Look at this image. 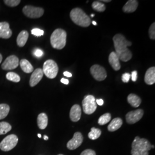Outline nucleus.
I'll list each match as a JSON object with an SVG mask.
<instances>
[{
	"label": "nucleus",
	"instance_id": "nucleus-11",
	"mask_svg": "<svg viewBox=\"0 0 155 155\" xmlns=\"http://www.w3.org/2000/svg\"><path fill=\"white\" fill-rule=\"evenodd\" d=\"M144 115V111L142 109L128 112L126 115V120L127 124H133L139 121Z\"/></svg>",
	"mask_w": 155,
	"mask_h": 155
},
{
	"label": "nucleus",
	"instance_id": "nucleus-36",
	"mask_svg": "<svg viewBox=\"0 0 155 155\" xmlns=\"http://www.w3.org/2000/svg\"><path fill=\"white\" fill-rule=\"evenodd\" d=\"M132 77V80L133 82H136L137 79V71H133L132 72V74L130 75Z\"/></svg>",
	"mask_w": 155,
	"mask_h": 155
},
{
	"label": "nucleus",
	"instance_id": "nucleus-31",
	"mask_svg": "<svg viewBox=\"0 0 155 155\" xmlns=\"http://www.w3.org/2000/svg\"><path fill=\"white\" fill-rule=\"evenodd\" d=\"M149 35L150 38L152 40L155 39V23L153 22L150 25L149 29Z\"/></svg>",
	"mask_w": 155,
	"mask_h": 155
},
{
	"label": "nucleus",
	"instance_id": "nucleus-13",
	"mask_svg": "<svg viewBox=\"0 0 155 155\" xmlns=\"http://www.w3.org/2000/svg\"><path fill=\"white\" fill-rule=\"evenodd\" d=\"M43 71L41 68H37L32 72V74L30 78L29 84L31 87H34L37 85L41 80L43 77Z\"/></svg>",
	"mask_w": 155,
	"mask_h": 155
},
{
	"label": "nucleus",
	"instance_id": "nucleus-4",
	"mask_svg": "<svg viewBox=\"0 0 155 155\" xmlns=\"http://www.w3.org/2000/svg\"><path fill=\"white\" fill-rule=\"evenodd\" d=\"M67 33L62 29H56L52 33L50 42L52 47L56 50L63 49L66 44Z\"/></svg>",
	"mask_w": 155,
	"mask_h": 155
},
{
	"label": "nucleus",
	"instance_id": "nucleus-33",
	"mask_svg": "<svg viewBox=\"0 0 155 155\" xmlns=\"http://www.w3.org/2000/svg\"><path fill=\"white\" fill-rule=\"evenodd\" d=\"M81 155H96V153L93 150L87 149L83 150Z\"/></svg>",
	"mask_w": 155,
	"mask_h": 155
},
{
	"label": "nucleus",
	"instance_id": "nucleus-6",
	"mask_svg": "<svg viewBox=\"0 0 155 155\" xmlns=\"http://www.w3.org/2000/svg\"><path fill=\"white\" fill-rule=\"evenodd\" d=\"M83 111L86 114H91L97 109V105L96 104L95 98L93 95H86L82 101Z\"/></svg>",
	"mask_w": 155,
	"mask_h": 155
},
{
	"label": "nucleus",
	"instance_id": "nucleus-45",
	"mask_svg": "<svg viewBox=\"0 0 155 155\" xmlns=\"http://www.w3.org/2000/svg\"><path fill=\"white\" fill-rule=\"evenodd\" d=\"M151 148H155V145H152V146H151Z\"/></svg>",
	"mask_w": 155,
	"mask_h": 155
},
{
	"label": "nucleus",
	"instance_id": "nucleus-47",
	"mask_svg": "<svg viewBox=\"0 0 155 155\" xmlns=\"http://www.w3.org/2000/svg\"><path fill=\"white\" fill-rule=\"evenodd\" d=\"M62 155V154H59V155Z\"/></svg>",
	"mask_w": 155,
	"mask_h": 155
},
{
	"label": "nucleus",
	"instance_id": "nucleus-43",
	"mask_svg": "<svg viewBox=\"0 0 155 155\" xmlns=\"http://www.w3.org/2000/svg\"><path fill=\"white\" fill-rule=\"evenodd\" d=\"M92 24H93L94 25H97V22H95V21H92Z\"/></svg>",
	"mask_w": 155,
	"mask_h": 155
},
{
	"label": "nucleus",
	"instance_id": "nucleus-8",
	"mask_svg": "<svg viewBox=\"0 0 155 155\" xmlns=\"http://www.w3.org/2000/svg\"><path fill=\"white\" fill-rule=\"evenodd\" d=\"M22 12L23 13L29 18H37L41 17L43 15L45 11L41 8L26 5L23 8Z\"/></svg>",
	"mask_w": 155,
	"mask_h": 155
},
{
	"label": "nucleus",
	"instance_id": "nucleus-28",
	"mask_svg": "<svg viewBox=\"0 0 155 155\" xmlns=\"http://www.w3.org/2000/svg\"><path fill=\"white\" fill-rule=\"evenodd\" d=\"M6 78L8 81L13 82L17 83V82H19L20 81V76L15 72H8L6 75Z\"/></svg>",
	"mask_w": 155,
	"mask_h": 155
},
{
	"label": "nucleus",
	"instance_id": "nucleus-41",
	"mask_svg": "<svg viewBox=\"0 0 155 155\" xmlns=\"http://www.w3.org/2000/svg\"><path fill=\"white\" fill-rule=\"evenodd\" d=\"M43 139H44L45 140H48V137L46 135H45L44 137H43Z\"/></svg>",
	"mask_w": 155,
	"mask_h": 155
},
{
	"label": "nucleus",
	"instance_id": "nucleus-35",
	"mask_svg": "<svg viewBox=\"0 0 155 155\" xmlns=\"http://www.w3.org/2000/svg\"><path fill=\"white\" fill-rule=\"evenodd\" d=\"M33 54L36 57H41L43 55V52L42 50L39 49V48H37V49H35L33 51Z\"/></svg>",
	"mask_w": 155,
	"mask_h": 155
},
{
	"label": "nucleus",
	"instance_id": "nucleus-2",
	"mask_svg": "<svg viewBox=\"0 0 155 155\" xmlns=\"http://www.w3.org/2000/svg\"><path fill=\"white\" fill-rule=\"evenodd\" d=\"M152 145L145 139H141L136 136L132 144V155H149V151L152 149Z\"/></svg>",
	"mask_w": 155,
	"mask_h": 155
},
{
	"label": "nucleus",
	"instance_id": "nucleus-34",
	"mask_svg": "<svg viewBox=\"0 0 155 155\" xmlns=\"http://www.w3.org/2000/svg\"><path fill=\"white\" fill-rule=\"evenodd\" d=\"M130 75L129 73H125L122 75V81L124 83H127L130 79Z\"/></svg>",
	"mask_w": 155,
	"mask_h": 155
},
{
	"label": "nucleus",
	"instance_id": "nucleus-46",
	"mask_svg": "<svg viewBox=\"0 0 155 155\" xmlns=\"http://www.w3.org/2000/svg\"><path fill=\"white\" fill-rule=\"evenodd\" d=\"M94 16H95V15H94V14H92V15H91V16L92 17H93Z\"/></svg>",
	"mask_w": 155,
	"mask_h": 155
},
{
	"label": "nucleus",
	"instance_id": "nucleus-27",
	"mask_svg": "<svg viewBox=\"0 0 155 155\" xmlns=\"http://www.w3.org/2000/svg\"><path fill=\"white\" fill-rule=\"evenodd\" d=\"M12 129V126L6 122H0V135L5 134Z\"/></svg>",
	"mask_w": 155,
	"mask_h": 155
},
{
	"label": "nucleus",
	"instance_id": "nucleus-38",
	"mask_svg": "<svg viewBox=\"0 0 155 155\" xmlns=\"http://www.w3.org/2000/svg\"><path fill=\"white\" fill-rule=\"evenodd\" d=\"M61 83L65 84H68L69 83V81L68 79H64V78H61Z\"/></svg>",
	"mask_w": 155,
	"mask_h": 155
},
{
	"label": "nucleus",
	"instance_id": "nucleus-29",
	"mask_svg": "<svg viewBox=\"0 0 155 155\" xmlns=\"http://www.w3.org/2000/svg\"><path fill=\"white\" fill-rule=\"evenodd\" d=\"M111 114L109 113H106L100 117L98 121V123L100 125H104L107 123L109 122L111 120Z\"/></svg>",
	"mask_w": 155,
	"mask_h": 155
},
{
	"label": "nucleus",
	"instance_id": "nucleus-5",
	"mask_svg": "<svg viewBox=\"0 0 155 155\" xmlns=\"http://www.w3.org/2000/svg\"><path fill=\"white\" fill-rule=\"evenodd\" d=\"M59 71V68L55 61L51 59L45 61L43 71L45 75L50 79H54L56 77Z\"/></svg>",
	"mask_w": 155,
	"mask_h": 155
},
{
	"label": "nucleus",
	"instance_id": "nucleus-22",
	"mask_svg": "<svg viewBox=\"0 0 155 155\" xmlns=\"http://www.w3.org/2000/svg\"><path fill=\"white\" fill-rule=\"evenodd\" d=\"M127 101L128 103L134 107H139L141 103V98L134 94H130L128 95Z\"/></svg>",
	"mask_w": 155,
	"mask_h": 155
},
{
	"label": "nucleus",
	"instance_id": "nucleus-30",
	"mask_svg": "<svg viewBox=\"0 0 155 155\" xmlns=\"http://www.w3.org/2000/svg\"><path fill=\"white\" fill-rule=\"evenodd\" d=\"M6 5L11 7H15L18 5L21 2L20 0H5L4 1Z\"/></svg>",
	"mask_w": 155,
	"mask_h": 155
},
{
	"label": "nucleus",
	"instance_id": "nucleus-44",
	"mask_svg": "<svg viewBox=\"0 0 155 155\" xmlns=\"http://www.w3.org/2000/svg\"><path fill=\"white\" fill-rule=\"evenodd\" d=\"M38 136L39 137V138H41V135L40 134H38Z\"/></svg>",
	"mask_w": 155,
	"mask_h": 155
},
{
	"label": "nucleus",
	"instance_id": "nucleus-23",
	"mask_svg": "<svg viewBox=\"0 0 155 155\" xmlns=\"http://www.w3.org/2000/svg\"><path fill=\"white\" fill-rule=\"evenodd\" d=\"M22 71L25 73H31L33 71V67L28 60L23 59L19 62Z\"/></svg>",
	"mask_w": 155,
	"mask_h": 155
},
{
	"label": "nucleus",
	"instance_id": "nucleus-1",
	"mask_svg": "<svg viewBox=\"0 0 155 155\" xmlns=\"http://www.w3.org/2000/svg\"><path fill=\"white\" fill-rule=\"evenodd\" d=\"M114 45L116 50V54L120 60L123 61H129L132 58V54L127 48L131 46L132 43L127 41L121 34H117L113 37Z\"/></svg>",
	"mask_w": 155,
	"mask_h": 155
},
{
	"label": "nucleus",
	"instance_id": "nucleus-26",
	"mask_svg": "<svg viewBox=\"0 0 155 155\" xmlns=\"http://www.w3.org/2000/svg\"><path fill=\"white\" fill-rule=\"evenodd\" d=\"M93 9L97 12H102L105 11V5L100 1H95L92 4Z\"/></svg>",
	"mask_w": 155,
	"mask_h": 155
},
{
	"label": "nucleus",
	"instance_id": "nucleus-25",
	"mask_svg": "<svg viewBox=\"0 0 155 155\" xmlns=\"http://www.w3.org/2000/svg\"><path fill=\"white\" fill-rule=\"evenodd\" d=\"M101 130L100 129L92 127L91 129V131L88 134V137L89 139L94 140L100 137V136L101 135Z\"/></svg>",
	"mask_w": 155,
	"mask_h": 155
},
{
	"label": "nucleus",
	"instance_id": "nucleus-24",
	"mask_svg": "<svg viewBox=\"0 0 155 155\" xmlns=\"http://www.w3.org/2000/svg\"><path fill=\"white\" fill-rule=\"evenodd\" d=\"M10 111L9 106L5 104H0V120L5 118L8 115Z\"/></svg>",
	"mask_w": 155,
	"mask_h": 155
},
{
	"label": "nucleus",
	"instance_id": "nucleus-39",
	"mask_svg": "<svg viewBox=\"0 0 155 155\" xmlns=\"http://www.w3.org/2000/svg\"><path fill=\"white\" fill-rule=\"evenodd\" d=\"M63 75L67 77H72V74L70 72H68V71H64L63 72Z\"/></svg>",
	"mask_w": 155,
	"mask_h": 155
},
{
	"label": "nucleus",
	"instance_id": "nucleus-7",
	"mask_svg": "<svg viewBox=\"0 0 155 155\" xmlns=\"http://www.w3.org/2000/svg\"><path fill=\"white\" fill-rule=\"evenodd\" d=\"M18 139L15 134H10L6 136L0 143V149L2 151L8 152L13 149L16 146Z\"/></svg>",
	"mask_w": 155,
	"mask_h": 155
},
{
	"label": "nucleus",
	"instance_id": "nucleus-14",
	"mask_svg": "<svg viewBox=\"0 0 155 155\" xmlns=\"http://www.w3.org/2000/svg\"><path fill=\"white\" fill-rule=\"evenodd\" d=\"M12 35L9 24L7 22H0V38L9 39Z\"/></svg>",
	"mask_w": 155,
	"mask_h": 155
},
{
	"label": "nucleus",
	"instance_id": "nucleus-12",
	"mask_svg": "<svg viewBox=\"0 0 155 155\" xmlns=\"http://www.w3.org/2000/svg\"><path fill=\"white\" fill-rule=\"evenodd\" d=\"M83 141V135L80 132L74 133L71 140L68 141L67 144V147L68 150H74L78 148L82 144Z\"/></svg>",
	"mask_w": 155,
	"mask_h": 155
},
{
	"label": "nucleus",
	"instance_id": "nucleus-3",
	"mask_svg": "<svg viewBox=\"0 0 155 155\" xmlns=\"http://www.w3.org/2000/svg\"><path fill=\"white\" fill-rule=\"evenodd\" d=\"M70 16L72 21L80 27H88L91 24L90 18L81 8L73 9L70 12Z\"/></svg>",
	"mask_w": 155,
	"mask_h": 155
},
{
	"label": "nucleus",
	"instance_id": "nucleus-18",
	"mask_svg": "<svg viewBox=\"0 0 155 155\" xmlns=\"http://www.w3.org/2000/svg\"><path fill=\"white\" fill-rule=\"evenodd\" d=\"M139 5L138 1L136 0H129L123 6L122 10L125 13H132L135 11Z\"/></svg>",
	"mask_w": 155,
	"mask_h": 155
},
{
	"label": "nucleus",
	"instance_id": "nucleus-19",
	"mask_svg": "<svg viewBox=\"0 0 155 155\" xmlns=\"http://www.w3.org/2000/svg\"><path fill=\"white\" fill-rule=\"evenodd\" d=\"M29 34L27 31L23 30L18 34L17 38V44L20 47H24L28 40Z\"/></svg>",
	"mask_w": 155,
	"mask_h": 155
},
{
	"label": "nucleus",
	"instance_id": "nucleus-32",
	"mask_svg": "<svg viewBox=\"0 0 155 155\" xmlns=\"http://www.w3.org/2000/svg\"><path fill=\"white\" fill-rule=\"evenodd\" d=\"M31 33L34 36H41L44 35V31L43 30L40 29L39 28H34L31 31Z\"/></svg>",
	"mask_w": 155,
	"mask_h": 155
},
{
	"label": "nucleus",
	"instance_id": "nucleus-16",
	"mask_svg": "<svg viewBox=\"0 0 155 155\" xmlns=\"http://www.w3.org/2000/svg\"><path fill=\"white\" fill-rule=\"evenodd\" d=\"M109 62L111 66L115 70L118 71L121 68V64L120 63V59L117 55L116 52H112L109 56Z\"/></svg>",
	"mask_w": 155,
	"mask_h": 155
},
{
	"label": "nucleus",
	"instance_id": "nucleus-17",
	"mask_svg": "<svg viewBox=\"0 0 155 155\" xmlns=\"http://www.w3.org/2000/svg\"><path fill=\"white\" fill-rule=\"evenodd\" d=\"M144 81L148 85H152L155 83V67H152L147 70L145 75Z\"/></svg>",
	"mask_w": 155,
	"mask_h": 155
},
{
	"label": "nucleus",
	"instance_id": "nucleus-20",
	"mask_svg": "<svg viewBox=\"0 0 155 155\" xmlns=\"http://www.w3.org/2000/svg\"><path fill=\"white\" fill-rule=\"evenodd\" d=\"M122 119L120 118H114L110 124L107 127V129L109 132H114L116 131L118 129L121 127L122 125Z\"/></svg>",
	"mask_w": 155,
	"mask_h": 155
},
{
	"label": "nucleus",
	"instance_id": "nucleus-37",
	"mask_svg": "<svg viewBox=\"0 0 155 155\" xmlns=\"http://www.w3.org/2000/svg\"><path fill=\"white\" fill-rule=\"evenodd\" d=\"M97 105L98 104V105L102 106L104 104V101L102 99H98V100H95Z\"/></svg>",
	"mask_w": 155,
	"mask_h": 155
},
{
	"label": "nucleus",
	"instance_id": "nucleus-15",
	"mask_svg": "<svg viewBox=\"0 0 155 155\" xmlns=\"http://www.w3.org/2000/svg\"><path fill=\"white\" fill-rule=\"evenodd\" d=\"M82 110L81 107L79 105H74L72 106L70 111V117L71 120L73 122H78L81 117Z\"/></svg>",
	"mask_w": 155,
	"mask_h": 155
},
{
	"label": "nucleus",
	"instance_id": "nucleus-42",
	"mask_svg": "<svg viewBox=\"0 0 155 155\" xmlns=\"http://www.w3.org/2000/svg\"><path fill=\"white\" fill-rule=\"evenodd\" d=\"M2 56L1 54H0V63L2 62Z\"/></svg>",
	"mask_w": 155,
	"mask_h": 155
},
{
	"label": "nucleus",
	"instance_id": "nucleus-9",
	"mask_svg": "<svg viewBox=\"0 0 155 155\" xmlns=\"http://www.w3.org/2000/svg\"><path fill=\"white\" fill-rule=\"evenodd\" d=\"M90 72L94 79L98 81H102L107 77L105 69L98 64H95L91 67Z\"/></svg>",
	"mask_w": 155,
	"mask_h": 155
},
{
	"label": "nucleus",
	"instance_id": "nucleus-21",
	"mask_svg": "<svg viewBox=\"0 0 155 155\" xmlns=\"http://www.w3.org/2000/svg\"><path fill=\"white\" fill-rule=\"evenodd\" d=\"M38 125L40 129H45L48 125V117L44 113H41L38 117Z\"/></svg>",
	"mask_w": 155,
	"mask_h": 155
},
{
	"label": "nucleus",
	"instance_id": "nucleus-10",
	"mask_svg": "<svg viewBox=\"0 0 155 155\" xmlns=\"http://www.w3.org/2000/svg\"><path fill=\"white\" fill-rule=\"evenodd\" d=\"M19 64V60L16 56H8L1 65V67L4 70H12L16 68Z\"/></svg>",
	"mask_w": 155,
	"mask_h": 155
},
{
	"label": "nucleus",
	"instance_id": "nucleus-40",
	"mask_svg": "<svg viewBox=\"0 0 155 155\" xmlns=\"http://www.w3.org/2000/svg\"><path fill=\"white\" fill-rule=\"evenodd\" d=\"M101 2H111V0H102V1H101Z\"/></svg>",
	"mask_w": 155,
	"mask_h": 155
}]
</instances>
